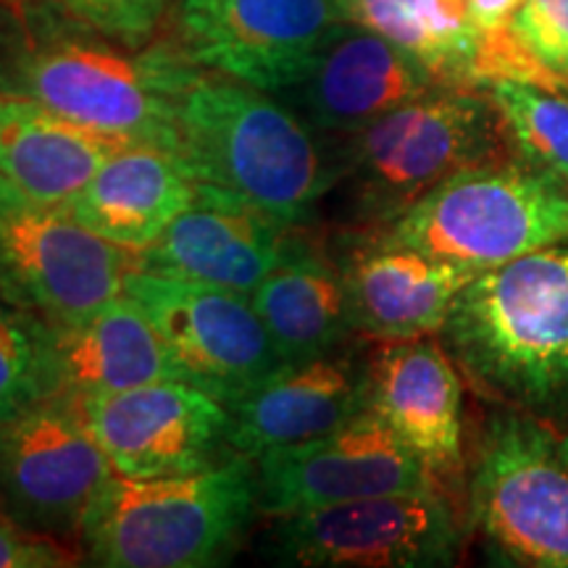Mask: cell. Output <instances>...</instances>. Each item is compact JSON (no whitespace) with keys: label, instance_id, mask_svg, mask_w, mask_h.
<instances>
[{"label":"cell","instance_id":"obj_1","mask_svg":"<svg viewBox=\"0 0 568 568\" xmlns=\"http://www.w3.org/2000/svg\"><path fill=\"white\" fill-rule=\"evenodd\" d=\"M195 61L98 32L61 0H0V95L24 98L124 145L180 151V101Z\"/></svg>","mask_w":568,"mask_h":568},{"label":"cell","instance_id":"obj_2","mask_svg":"<svg viewBox=\"0 0 568 568\" xmlns=\"http://www.w3.org/2000/svg\"><path fill=\"white\" fill-rule=\"evenodd\" d=\"M443 337L479 395L537 416L568 414V240L479 272Z\"/></svg>","mask_w":568,"mask_h":568},{"label":"cell","instance_id":"obj_3","mask_svg":"<svg viewBox=\"0 0 568 568\" xmlns=\"http://www.w3.org/2000/svg\"><path fill=\"white\" fill-rule=\"evenodd\" d=\"M197 182L264 211L282 226H308L335 187V153L295 111L219 71L201 69L180 101V151Z\"/></svg>","mask_w":568,"mask_h":568},{"label":"cell","instance_id":"obj_4","mask_svg":"<svg viewBox=\"0 0 568 568\" xmlns=\"http://www.w3.org/2000/svg\"><path fill=\"white\" fill-rule=\"evenodd\" d=\"M255 514L253 460L237 453L180 477L113 474L84 514L80 542L88 564L103 568L222 566Z\"/></svg>","mask_w":568,"mask_h":568},{"label":"cell","instance_id":"obj_5","mask_svg":"<svg viewBox=\"0 0 568 568\" xmlns=\"http://www.w3.org/2000/svg\"><path fill=\"white\" fill-rule=\"evenodd\" d=\"M506 130L489 95L435 88L364 130L335 153L351 211L376 230L460 169L497 161Z\"/></svg>","mask_w":568,"mask_h":568},{"label":"cell","instance_id":"obj_6","mask_svg":"<svg viewBox=\"0 0 568 568\" xmlns=\"http://www.w3.org/2000/svg\"><path fill=\"white\" fill-rule=\"evenodd\" d=\"M372 232L479 274L566 243L568 190L545 169L497 159L447 176Z\"/></svg>","mask_w":568,"mask_h":568},{"label":"cell","instance_id":"obj_7","mask_svg":"<svg viewBox=\"0 0 568 568\" xmlns=\"http://www.w3.org/2000/svg\"><path fill=\"white\" fill-rule=\"evenodd\" d=\"M468 521L489 564L568 568V432L529 410H495L468 474Z\"/></svg>","mask_w":568,"mask_h":568},{"label":"cell","instance_id":"obj_8","mask_svg":"<svg viewBox=\"0 0 568 568\" xmlns=\"http://www.w3.org/2000/svg\"><path fill=\"white\" fill-rule=\"evenodd\" d=\"M458 550V518L443 489L274 516L264 535L268 560L301 568H439L456 564Z\"/></svg>","mask_w":568,"mask_h":568},{"label":"cell","instance_id":"obj_9","mask_svg":"<svg viewBox=\"0 0 568 568\" xmlns=\"http://www.w3.org/2000/svg\"><path fill=\"white\" fill-rule=\"evenodd\" d=\"M142 266V251L101 237L67 209L0 197V293L55 329L122 295Z\"/></svg>","mask_w":568,"mask_h":568},{"label":"cell","instance_id":"obj_10","mask_svg":"<svg viewBox=\"0 0 568 568\" xmlns=\"http://www.w3.org/2000/svg\"><path fill=\"white\" fill-rule=\"evenodd\" d=\"M124 293L145 311L182 382L226 403L282 366L247 293L140 268Z\"/></svg>","mask_w":568,"mask_h":568},{"label":"cell","instance_id":"obj_11","mask_svg":"<svg viewBox=\"0 0 568 568\" xmlns=\"http://www.w3.org/2000/svg\"><path fill=\"white\" fill-rule=\"evenodd\" d=\"M113 474L80 397L55 393L0 422V508L21 527L80 535L90 503Z\"/></svg>","mask_w":568,"mask_h":568},{"label":"cell","instance_id":"obj_12","mask_svg":"<svg viewBox=\"0 0 568 568\" xmlns=\"http://www.w3.org/2000/svg\"><path fill=\"white\" fill-rule=\"evenodd\" d=\"M253 460L258 514L290 516L358 497L443 489L376 410L329 435L274 447Z\"/></svg>","mask_w":568,"mask_h":568},{"label":"cell","instance_id":"obj_13","mask_svg":"<svg viewBox=\"0 0 568 568\" xmlns=\"http://www.w3.org/2000/svg\"><path fill=\"white\" fill-rule=\"evenodd\" d=\"M169 9L190 61L266 92L301 84L339 21L332 0H169Z\"/></svg>","mask_w":568,"mask_h":568},{"label":"cell","instance_id":"obj_14","mask_svg":"<svg viewBox=\"0 0 568 568\" xmlns=\"http://www.w3.org/2000/svg\"><path fill=\"white\" fill-rule=\"evenodd\" d=\"M82 410L113 471L130 479L195 474L237 456L230 408L182 379L82 397Z\"/></svg>","mask_w":568,"mask_h":568},{"label":"cell","instance_id":"obj_15","mask_svg":"<svg viewBox=\"0 0 568 568\" xmlns=\"http://www.w3.org/2000/svg\"><path fill=\"white\" fill-rule=\"evenodd\" d=\"M368 408L376 410L439 487L466 468L464 382L456 361L429 337L385 343L368 358Z\"/></svg>","mask_w":568,"mask_h":568},{"label":"cell","instance_id":"obj_16","mask_svg":"<svg viewBox=\"0 0 568 568\" xmlns=\"http://www.w3.org/2000/svg\"><path fill=\"white\" fill-rule=\"evenodd\" d=\"M355 335L379 343L429 337L443 332L460 290L477 276L374 232L345 243L337 258Z\"/></svg>","mask_w":568,"mask_h":568},{"label":"cell","instance_id":"obj_17","mask_svg":"<svg viewBox=\"0 0 568 568\" xmlns=\"http://www.w3.org/2000/svg\"><path fill=\"white\" fill-rule=\"evenodd\" d=\"M290 234L293 226L274 222L243 197L197 182L193 205L142 251V268L251 295L282 258Z\"/></svg>","mask_w":568,"mask_h":568},{"label":"cell","instance_id":"obj_18","mask_svg":"<svg viewBox=\"0 0 568 568\" xmlns=\"http://www.w3.org/2000/svg\"><path fill=\"white\" fill-rule=\"evenodd\" d=\"M226 408L232 450L247 458L329 435L368 408V361L339 347L282 364Z\"/></svg>","mask_w":568,"mask_h":568},{"label":"cell","instance_id":"obj_19","mask_svg":"<svg viewBox=\"0 0 568 568\" xmlns=\"http://www.w3.org/2000/svg\"><path fill=\"white\" fill-rule=\"evenodd\" d=\"M435 88L414 55L339 19L293 92L314 130L345 138Z\"/></svg>","mask_w":568,"mask_h":568},{"label":"cell","instance_id":"obj_20","mask_svg":"<svg viewBox=\"0 0 568 568\" xmlns=\"http://www.w3.org/2000/svg\"><path fill=\"white\" fill-rule=\"evenodd\" d=\"M122 148L45 105L0 95V197L63 209Z\"/></svg>","mask_w":568,"mask_h":568},{"label":"cell","instance_id":"obj_21","mask_svg":"<svg viewBox=\"0 0 568 568\" xmlns=\"http://www.w3.org/2000/svg\"><path fill=\"white\" fill-rule=\"evenodd\" d=\"M251 301L282 364L322 358L355 335L337 258L295 230Z\"/></svg>","mask_w":568,"mask_h":568},{"label":"cell","instance_id":"obj_22","mask_svg":"<svg viewBox=\"0 0 568 568\" xmlns=\"http://www.w3.org/2000/svg\"><path fill=\"white\" fill-rule=\"evenodd\" d=\"M197 193V180L174 153L130 145L113 153L63 205L82 226L111 243L145 251Z\"/></svg>","mask_w":568,"mask_h":568},{"label":"cell","instance_id":"obj_23","mask_svg":"<svg viewBox=\"0 0 568 568\" xmlns=\"http://www.w3.org/2000/svg\"><path fill=\"white\" fill-rule=\"evenodd\" d=\"M55 387L74 397L182 379L151 318L122 293L82 322L55 329Z\"/></svg>","mask_w":568,"mask_h":568},{"label":"cell","instance_id":"obj_24","mask_svg":"<svg viewBox=\"0 0 568 568\" xmlns=\"http://www.w3.org/2000/svg\"><path fill=\"white\" fill-rule=\"evenodd\" d=\"M337 17L382 34L406 51L443 88L477 90L481 32L466 0H332Z\"/></svg>","mask_w":568,"mask_h":568},{"label":"cell","instance_id":"obj_25","mask_svg":"<svg viewBox=\"0 0 568 568\" xmlns=\"http://www.w3.org/2000/svg\"><path fill=\"white\" fill-rule=\"evenodd\" d=\"M55 326L0 293V422L59 393Z\"/></svg>","mask_w":568,"mask_h":568},{"label":"cell","instance_id":"obj_26","mask_svg":"<svg viewBox=\"0 0 568 568\" xmlns=\"http://www.w3.org/2000/svg\"><path fill=\"white\" fill-rule=\"evenodd\" d=\"M485 90L518 159L556 176L568 174V95L518 80H497Z\"/></svg>","mask_w":568,"mask_h":568},{"label":"cell","instance_id":"obj_27","mask_svg":"<svg viewBox=\"0 0 568 568\" xmlns=\"http://www.w3.org/2000/svg\"><path fill=\"white\" fill-rule=\"evenodd\" d=\"M508 30L531 59L568 84V0H524Z\"/></svg>","mask_w":568,"mask_h":568},{"label":"cell","instance_id":"obj_28","mask_svg":"<svg viewBox=\"0 0 568 568\" xmlns=\"http://www.w3.org/2000/svg\"><path fill=\"white\" fill-rule=\"evenodd\" d=\"M61 3L84 24L130 48L153 42L169 9V0H61Z\"/></svg>","mask_w":568,"mask_h":568},{"label":"cell","instance_id":"obj_29","mask_svg":"<svg viewBox=\"0 0 568 568\" xmlns=\"http://www.w3.org/2000/svg\"><path fill=\"white\" fill-rule=\"evenodd\" d=\"M74 564H80V556L61 539L21 527L11 516H0V568H63Z\"/></svg>","mask_w":568,"mask_h":568},{"label":"cell","instance_id":"obj_30","mask_svg":"<svg viewBox=\"0 0 568 568\" xmlns=\"http://www.w3.org/2000/svg\"><path fill=\"white\" fill-rule=\"evenodd\" d=\"M524 0H466L468 19L481 34L508 30L514 13L521 9Z\"/></svg>","mask_w":568,"mask_h":568},{"label":"cell","instance_id":"obj_31","mask_svg":"<svg viewBox=\"0 0 568 568\" xmlns=\"http://www.w3.org/2000/svg\"><path fill=\"white\" fill-rule=\"evenodd\" d=\"M560 182H564V184H566V190H568V174L560 176Z\"/></svg>","mask_w":568,"mask_h":568}]
</instances>
